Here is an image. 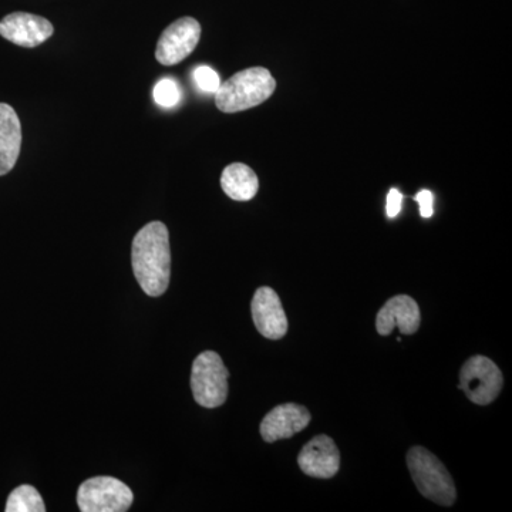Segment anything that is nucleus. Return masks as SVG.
Returning <instances> with one entry per match:
<instances>
[{"label":"nucleus","instance_id":"obj_1","mask_svg":"<svg viewBox=\"0 0 512 512\" xmlns=\"http://www.w3.org/2000/svg\"><path fill=\"white\" fill-rule=\"evenodd\" d=\"M131 264L138 285L151 298L164 295L170 285V234L163 222L153 221L134 237Z\"/></svg>","mask_w":512,"mask_h":512},{"label":"nucleus","instance_id":"obj_2","mask_svg":"<svg viewBox=\"0 0 512 512\" xmlns=\"http://www.w3.org/2000/svg\"><path fill=\"white\" fill-rule=\"evenodd\" d=\"M275 89L276 82L269 70L251 67L221 83L215 93V104L222 113H239L264 103Z\"/></svg>","mask_w":512,"mask_h":512},{"label":"nucleus","instance_id":"obj_3","mask_svg":"<svg viewBox=\"0 0 512 512\" xmlns=\"http://www.w3.org/2000/svg\"><path fill=\"white\" fill-rule=\"evenodd\" d=\"M407 467L417 490L433 503L451 507L457 500L456 485L446 466L424 447L410 448Z\"/></svg>","mask_w":512,"mask_h":512},{"label":"nucleus","instance_id":"obj_4","mask_svg":"<svg viewBox=\"0 0 512 512\" xmlns=\"http://www.w3.org/2000/svg\"><path fill=\"white\" fill-rule=\"evenodd\" d=\"M229 372L218 353L207 350L192 363L191 389L195 402L207 409H215L228 397Z\"/></svg>","mask_w":512,"mask_h":512},{"label":"nucleus","instance_id":"obj_5","mask_svg":"<svg viewBox=\"0 0 512 512\" xmlns=\"http://www.w3.org/2000/svg\"><path fill=\"white\" fill-rule=\"evenodd\" d=\"M504 386L500 367L485 356H473L460 370V387L468 399L478 406L493 403Z\"/></svg>","mask_w":512,"mask_h":512},{"label":"nucleus","instance_id":"obj_6","mask_svg":"<svg viewBox=\"0 0 512 512\" xmlns=\"http://www.w3.org/2000/svg\"><path fill=\"white\" fill-rule=\"evenodd\" d=\"M133 500V491L114 477L90 478L77 493V504L83 512H124Z\"/></svg>","mask_w":512,"mask_h":512},{"label":"nucleus","instance_id":"obj_7","mask_svg":"<svg viewBox=\"0 0 512 512\" xmlns=\"http://www.w3.org/2000/svg\"><path fill=\"white\" fill-rule=\"evenodd\" d=\"M201 39V25L194 18H181L164 30L157 43L156 59L163 66L183 62Z\"/></svg>","mask_w":512,"mask_h":512},{"label":"nucleus","instance_id":"obj_8","mask_svg":"<svg viewBox=\"0 0 512 512\" xmlns=\"http://www.w3.org/2000/svg\"><path fill=\"white\" fill-rule=\"evenodd\" d=\"M55 33L52 23L32 13H10L0 20V36L13 45L33 49L43 45Z\"/></svg>","mask_w":512,"mask_h":512},{"label":"nucleus","instance_id":"obj_9","mask_svg":"<svg viewBox=\"0 0 512 512\" xmlns=\"http://www.w3.org/2000/svg\"><path fill=\"white\" fill-rule=\"evenodd\" d=\"M252 319L266 339L279 340L288 332V318L274 289L264 286L255 292L251 303Z\"/></svg>","mask_w":512,"mask_h":512},{"label":"nucleus","instance_id":"obj_10","mask_svg":"<svg viewBox=\"0 0 512 512\" xmlns=\"http://www.w3.org/2000/svg\"><path fill=\"white\" fill-rule=\"evenodd\" d=\"M311 413L306 407L296 403L276 406L266 414L261 423V436L266 443L291 439L299 431L305 430L311 423Z\"/></svg>","mask_w":512,"mask_h":512},{"label":"nucleus","instance_id":"obj_11","mask_svg":"<svg viewBox=\"0 0 512 512\" xmlns=\"http://www.w3.org/2000/svg\"><path fill=\"white\" fill-rule=\"evenodd\" d=\"M420 308L413 298L397 295L389 299L377 313L376 329L379 335L389 336L394 329L403 335H413L420 328Z\"/></svg>","mask_w":512,"mask_h":512},{"label":"nucleus","instance_id":"obj_12","mask_svg":"<svg viewBox=\"0 0 512 512\" xmlns=\"http://www.w3.org/2000/svg\"><path fill=\"white\" fill-rule=\"evenodd\" d=\"M298 464L302 473L313 478H332L340 467V454L335 441L329 436H316L299 453Z\"/></svg>","mask_w":512,"mask_h":512},{"label":"nucleus","instance_id":"obj_13","mask_svg":"<svg viewBox=\"0 0 512 512\" xmlns=\"http://www.w3.org/2000/svg\"><path fill=\"white\" fill-rule=\"evenodd\" d=\"M22 148V124L15 109L0 103V177L9 174L18 163Z\"/></svg>","mask_w":512,"mask_h":512},{"label":"nucleus","instance_id":"obj_14","mask_svg":"<svg viewBox=\"0 0 512 512\" xmlns=\"http://www.w3.org/2000/svg\"><path fill=\"white\" fill-rule=\"evenodd\" d=\"M221 187L231 200L251 201L258 194L259 180L251 167L234 163L222 171Z\"/></svg>","mask_w":512,"mask_h":512},{"label":"nucleus","instance_id":"obj_15","mask_svg":"<svg viewBox=\"0 0 512 512\" xmlns=\"http://www.w3.org/2000/svg\"><path fill=\"white\" fill-rule=\"evenodd\" d=\"M6 512H45L46 505L32 485L23 484L9 495Z\"/></svg>","mask_w":512,"mask_h":512},{"label":"nucleus","instance_id":"obj_16","mask_svg":"<svg viewBox=\"0 0 512 512\" xmlns=\"http://www.w3.org/2000/svg\"><path fill=\"white\" fill-rule=\"evenodd\" d=\"M153 96L158 106L170 109V107L177 106V104L180 103L181 90L174 80L163 79L154 87Z\"/></svg>","mask_w":512,"mask_h":512},{"label":"nucleus","instance_id":"obj_17","mask_svg":"<svg viewBox=\"0 0 512 512\" xmlns=\"http://www.w3.org/2000/svg\"><path fill=\"white\" fill-rule=\"evenodd\" d=\"M195 83H197L198 89L204 93H217L220 89L221 79L218 73L214 69L208 66H200L195 69L194 72Z\"/></svg>","mask_w":512,"mask_h":512},{"label":"nucleus","instance_id":"obj_18","mask_svg":"<svg viewBox=\"0 0 512 512\" xmlns=\"http://www.w3.org/2000/svg\"><path fill=\"white\" fill-rule=\"evenodd\" d=\"M414 200L419 202L420 215L423 218H431L434 214V195L429 190H421L419 194L414 197Z\"/></svg>","mask_w":512,"mask_h":512},{"label":"nucleus","instance_id":"obj_19","mask_svg":"<svg viewBox=\"0 0 512 512\" xmlns=\"http://www.w3.org/2000/svg\"><path fill=\"white\" fill-rule=\"evenodd\" d=\"M403 194L397 188H392L387 195L386 212L387 217L396 218L402 211Z\"/></svg>","mask_w":512,"mask_h":512}]
</instances>
